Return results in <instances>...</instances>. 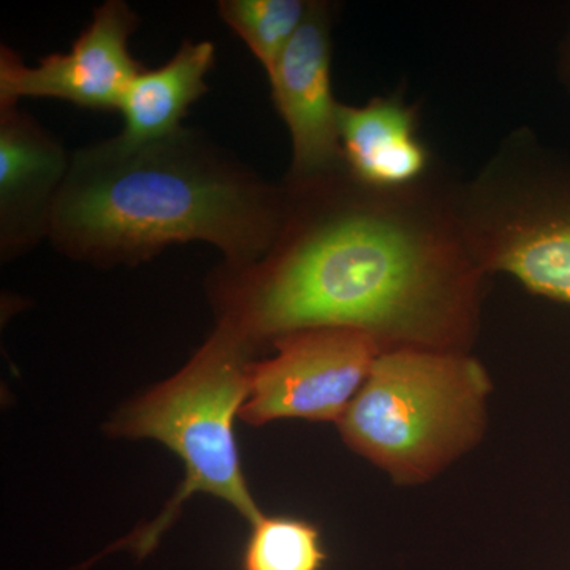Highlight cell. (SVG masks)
<instances>
[{
  "mask_svg": "<svg viewBox=\"0 0 570 570\" xmlns=\"http://www.w3.org/2000/svg\"><path fill=\"white\" fill-rule=\"evenodd\" d=\"M296 228L249 292L236 332L277 337L352 328L384 352H463L478 335L485 273L456 209L415 193L373 190Z\"/></svg>",
  "mask_w": 570,
  "mask_h": 570,
  "instance_id": "6da1fadb",
  "label": "cell"
},
{
  "mask_svg": "<svg viewBox=\"0 0 570 570\" xmlns=\"http://www.w3.org/2000/svg\"><path fill=\"white\" fill-rule=\"evenodd\" d=\"M167 141L86 157L52 212L56 234L81 253L145 257L171 243L206 242L247 261L275 236L272 198L234 175L167 153Z\"/></svg>",
  "mask_w": 570,
  "mask_h": 570,
  "instance_id": "7a4b0ae2",
  "label": "cell"
},
{
  "mask_svg": "<svg viewBox=\"0 0 570 570\" xmlns=\"http://www.w3.org/2000/svg\"><path fill=\"white\" fill-rule=\"evenodd\" d=\"M490 393L485 367L463 352H382L337 425L396 483L420 485L479 444Z\"/></svg>",
  "mask_w": 570,
  "mask_h": 570,
  "instance_id": "3957f363",
  "label": "cell"
},
{
  "mask_svg": "<svg viewBox=\"0 0 570 570\" xmlns=\"http://www.w3.org/2000/svg\"><path fill=\"white\" fill-rule=\"evenodd\" d=\"M243 340L225 325L181 373L135 401L111 425L119 436L163 442L186 466L174 501L135 539L140 553L151 549L194 493L223 499L250 523L264 515L247 489L235 438V417L249 390Z\"/></svg>",
  "mask_w": 570,
  "mask_h": 570,
  "instance_id": "277c9868",
  "label": "cell"
},
{
  "mask_svg": "<svg viewBox=\"0 0 570 570\" xmlns=\"http://www.w3.org/2000/svg\"><path fill=\"white\" fill-rule=\"evenodd\" d=\"M483 273H508L532 294L570 305V178L540 176L517 189L487 190L456 209Z\"/></svg>",
  "mask_w": 570,
  "mask_h": 570,
  "instance_id": "5b68a950",
  "label": "cell"
},
{
  "mask_svg": "<svg viewBox=\"0 0 570 570\" xmlns=\"http://www.w3.org/2000/svg\"><path fill=\"white\" fill-rule=\"evenodd\" d=\"M276 355L249 365L242 419L254 426L279 419L337 422L365 384L381 344L352 328H311L277 337Z\"/></svg>",
  "mask_w": 570,
  "mask_h": 570,
  "instance_id": "8992f818",
  "label": "cell"
},
{
  "mask_svg": "<svg viewBox=\"0 0 570 570\" xmlns=\"http://www.w3.org/2000/svg\"><path fill=\"white\" fill-rule=\"evenodd\" d=\"M134 13L122 2H107L66 55L26 67L3 52L0 96L3 107L21 97H51L94 110H119L140 69L127 48Z\"/></svg>",
  "mask_w": 570,
  "mask_h": 570,
  "instance_id": "52a82bcc",
  "label": "cell"
},
{
  "mask_svg": "<svg viewBox=\"0 0 570 570\" xmlns=\"http://www.w3.org/2000/svg\"><path fill=\"white\" fill-rule=\"evenodd\" d=\"M332 43L324 7L309 6L275 69L272 96L294 145V174L305 181L321 179L343 159L340 110L332 91Z\"/></svg>",
  "mask_w": 570,
  "mask_h": 570,
  "instance_id": "ba28073f",
  "label": "cell"
},
{
  "mask_svg": "<svg viewBox=\"0 0 570 570\" xmlns=\"http://www.w3.org/2000/svg\"><path fill=\"white\" fill-rule=\"evenodd\" d=\"M340 138L352 178L367 189L414 187L430 163L414 108L397 97H377L363 107L341 105Z\"/></svg>",
  "mask_w": 570,
  "mask_h": 570,
  "instance_id": "9c48e42d",
  "label": "cell"
},
{
  "mask_svg": "<svg viewBox=\"0 0 570 570\" xmlns=\"http://www.w3.org/2000/svg\"><path fill=\"white\" fill-rule=\"evenodd\" d=\"M213 62V43L202 41L184 43L160 69L140 71L124 94V130L116 145L135 149L175 137L187 108L206 92Z\"/></svg>",
  "mask_w": 570,
  "mask_h": 570,
  "instance_id": "30bf717a",
  "label": "cell"
},
{
  "mask_svg": "<svg viewBox=\"0 0 570 570\" xmlns=\"http://www.w3.org/2000/svg\"><path fill=\"white\" fill-rule=\"evenodd\" d=\"M307 10L309 6L302 0H227L220 3L224 21L242 37L268 73L302 28Z\"/></svg>",
  "mask_w": 570,
  "mask_h": 570,
  "instance_id": "8fae6325",
  "label": "cell"
},
{
  "mask_svg": "<svg viewBox=\"0 0 570 570\" xmlns=\"http://www.w3.org/2000/svg\"><path fill=\"white\" fill-rule=\"evenodd\" d=\"M326 551L321 532L309 521L294 517H265L253 523L243 569L322 570Z\"/></svg>",
  "mask_w": 570,
  "mask_h": 570,
  "instance_id": "7c38bea8",
  "label": "cell"
},
{
  "mask_svg": "<svg viewBox=\"0 0 570 570\" xmlns=\"http://www.w3.org/2000/svg\"><path fill=\"white\" fill-rule=\"evenodd\" d=\"M62 154L39 134L3 122L0 134V198L3 212L43 189L61 174Z\"/></svg>",
  "mask_w": 570,
  "mask_h": 570,
  "instance_id": "4fadbf2b",
  "label": "cell"
}]
</instances>
